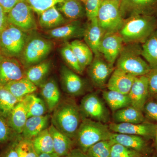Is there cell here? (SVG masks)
<instances>
[{
    "label": "cell",
    "mask_w": 157,
    "mask_h": 157,
    "mask_svg": "<svg viewBox=\"0 0 157 157\" xmlns=\"http://www.w3.org/2000/svg\"><path fill=\"white\" fill-rule=\"evenodd\" d=\"M34 12L40 14L43 11L50 9L65 0H25Z\"/></svg>",
    "instance_id": "cell-38"
},
{
    "label": "cell",
    "mask_w": 157,
    "mask_h": 157,
    "mask_svg": "<svg viewBox=\"0 0 157 157\" xmlns=\"http://www.w3.org/2000/svg\"><path fill=\"white\" fill-rule=\"evenodd\" d=\"M32 141L38 155L54 152L53 139L48 128L41 132Z\"/></svg>",
    "instance_id": "cell-34"
},
{
    "label": "cell",
    "mask_w": 157,
    "mask_h": 157,
    "mask_svg": "<svg viewBox=\"0 0 157 157\" xmlns=\"http://www.w3.org/2000/svg\"><path fill=\"white\" fill-rule=\"evenodd\" d=\"M39 15V25L41 28L46 31L56 28L71 21L64 17L56 6L45 10Z\"/></svg>",
    "instance_id": "cell-22"
},
{
    "label": "cell",
    "mask_w": 157,
    "mask_h": 157,
    "mask_svg": "<svg viewBox=\"0 0 157 157\" xmlns=\"http://www.w3.org/2000/svg\"><path fill=\"white\" fill-rule=\"evenodd\" d=\"M27 113L22 101L16 104L7 118L9 126L15 133L21 135L27 120Z\"/></svg>",
    "instance_id": "cell-28"
},
{
    "label": "cell",
    "mask_w": 157,
    "mask_h": 157,
    "mask_svg": "<svg viewBox=\"0 0 157 157\" xmlns=\"http://www.w3.org/2000/svg\"><path fill=\"white\" fill-rule=\"evenodd\" d=\"M157 29L155 15H135L124 20L119 34L124 43L143 44Z\"/></svg>",
    "instance_id": "cell-2"
},
{
    "label": "cell",
    "mask_w": 157,
    "mask_h": 157,
    "mask_svg": "<svg viewBox=\"0 0 157 157\" xmlns=\"http://www.w3.org/2000/svg\"><path fill=\"white\" fill-rule=\"evenodd\" d=\"M104 0H86L85 3L86 14L88 21L96 18L98 10Z\"/></svg>",
    "instance_id": "cell-42"
},
{
    "label": "cell",
    "mask_w": 157,
    "mask_h": 157,
    "mask_svg": "<svg viewBox=\"0 0 157 157\" xmlns=\"http://www.w3.org/2000/svg\"><path fill=\"white\" fill-rule=\"evenodd\" d=\"M97 18L104 34L118 33L125 20L121 14L120 2L104 0L98 10Z\"/></svg>",
    "instance_id": "cell-6"
},
{
    "label": "cell",
    "mask_w": 157,
    "mask_h": 157,
    "mask_svg": "<svg viewBox=\"0 0 157 157\" xmlns=\"http://www.w3.org/2000/svg\"><path fill=\"white\" fill-rule=\"evenodd\" d=\"M79 107L84 118L104 124L107 123L110 120L108 109L96 93H90L84 96Z\"/></svg>",
    "instance_id": "cell-8"
},
{
    "label": "cell",
    "mask_w": 157,
    "mask_h": 157,
    "mask_svg": "<svg viewBox=\"0 0 157 157\" xmlns=\"http://www.w3.org/2000/svg\"><path fill=\"white\" fill-rule=\"evenodd\" d=\"M108 126L113 133L152 138L155 137L156 124L146 122L138 124L111 122L108 124Z\"/></svg>",
    "instance_id": "cell-14"
},
{
    "label": "cell",
    "mask_w": 157,
    "mask_h": 157,
    "mask_svg": "<svg viewBox=\"0 0 157 157\" xmlns=\"http://www.w3.org/2000/svg\"><path fill=\"white\" fill-rule=\"evenodd\" d=\"M50 119V116L47 114L29 117L21 134L23 138L33 140L42 131L48 128Z\"/></svg>",
    "instance_id": "cell-21"
},
{
    "label": "cell",
    "mask_w": 157,
    "mask_h": 157,
    "mask_svg": "<svg viewBox=\"0 0 157 157\" xmlns=\"http://www.w3.org/2000/svg\"><path fill=\"white\" fill-rule=\"evenodd\" d=\"M25 77V70L21 62L0 53V86Z\"/></svg>",
    "instance_id": "cell-10"
},
{
    "label": "cell",
    "mask_w": 157,
    "mask_h": 157,
    "mask_svg": "<svg viewBox=\"0 0 157 157\" xmlns=\"http://www.w3.org/2000/svg\"><path fill=\"white\" fill-rule=\"evenodd\" d=\"M142 112L130 106L113 112V118L115 123H141L145 122Z\"/></svg>",
    "instance_id": "cell-29"
},
{
    "label": "cell",
    "mask_w": 157,
    "mask_h": 157,
    "mask_svg": "<svg viewBox=\"0 0 157 157\" xmlns=\"http://www.w3.org/2000/svg\"><path fill=\"white\" fill-rule=\"evenodd\" d=\"M85 29L83 38L85 42L92 51L95 56L100 55L99 48L104 33L98 23L97 17L89 21Z\"/></svg>",
    "instance_id": "cell-19"
},
{
    "label": "cell",
    "mask_w": 157,
    "mask_h": 157,
    "mask_svg": "<svg viewBox=\"0 0 157 157\" xmlns=\"http://www.w3.org/2000/svg\"><path fill=\"white\" fill-rule=\"evenodd\" d=\"M20 137L17 136L6 150L3 157H18L17 151V144Z\"/></svg>",
    "instance_id": "cell-45"
},
{
    "label": "cell",
    "mask_w": 157,
    "mask_h": 157,
    "mask_svg": "<svg viewBox=\"0 0 157 157\" xmlns=\"http://www.w3.org/2000/svg\"><path fill=\"white\" fill-rule=\"evenodd\" d=\"M19 135L9 126L7 119L0 114V144L14 140Z\"/></svg>",
    "instance_id": "cell-40"
},
{
    "label": "cell",
    "mask_w": 157,
    "mask_h": 157,
    "mask_svg": "<svg viewBox=\"0 0 157 157\" xmlns=\"http://www.w3.org/2000/svg\"><path fill=\"white\" fill-rule=\"evenodd\" d=\"M38 157H59L55 153H43L39 155Z\"/></svg>",
    "instance_id": "cell-49"
},
{
    "label": "cell",
    "mask_w": 157,
    "mask_h": 157,
    "mask_svg": "<svg viewBox=\"0 0 157 157\" xmlns=\"http://www.w3.org/2000/svg\"><path fill=\"white\" fill-rule=\"evenodd\" d=\"M7 14L0 6V33L2 32L9 24Z\"/></svg>",
    "instance_id": "cell-47"
},
{
    "label": "cell",
    "mask_w": 157,
    "mask_h": 157,
    "mask_svg": "<svg viewBox=\"0 0 157 157\" xmlns=\"http://www.w3.org/2000/svg\"><path fill=\"white\" fill-rule=\"evenodd\" d=\"M154 97L155 98H156V100H157V95L155 96Z\"/></svg>",
    "instance_id": "cell-52"
},
{
    "label": "cell",
    "mask_w": 157,
    "mask_h": 157,
    "mask_svg": "<svg viewBox=\"0 0 157 157\" xmlns=\"http://www.w3.org/2000/svg\"><path fill=\"white\" fill-rule=\"evenodd\" d=\"M109 140L134 150L143 154L147 151V144L143 137L137 135L120 134L112 132Z\"/></svg>",
    "instance_id": "cell-23"
},
{
    "label": "cell",
    "mask_w": 157,
    "mask_h": 157,
    "mask_svg": "<svg viewBox=\"0 0 157 157\" xmlns=\"http://www.w3.org/2000/svg\"><path fill=\"white\" fill-rule=\"evenodd\" d=\"M51 41L39 36L28 38L21 55V63L25 67H31L44 60L52 50Z\"/></svg>",
    "instance_id": "cell-7"
},
{
    "label": "cell",
    "mask_w": 157,
    "mask_h": 157,
    "mask_svg": "<svg viewBox=\"0 0 157 157\" xmlns=\"http://www.w3.org/2000/svg\"><path fill=\"white\" fill-rule=\"evenodd\" d=\"M69 44L77 58L82 71H84L94 59L92 51L85 42L79 40H74Z\"/></svg>",
    "instance_id": "cell-30"
},
{
    "label": "cell",
    "mask_w": 157,
    "mask_h": 157,
    "mask_svg": "<svg viewBox=\"0 0 157 157\" xmlns=\"http://www.w3.org/2000/svg\"><path fill=\"white\" fill-rule=\"evenodd\" d=\"M147 76L148 79L149 95L155 97L157 95V68L151 69Z\"/></svg>",
    "instance_id": "cell-43"
},
{
    "label": "cell",
    "mask_w": 157,
    "mask_h": 157,
    "mask_svg": "<svg viewBox=\"0 0 157 157\" xmlns=\"http://www.w3.org/2000/svg\"><path fill=\"white\" fill-rule=\"evenodd\" d=\"M4 87L14 97L21 100L26 96L36 91L38 87L25 77L11 81Z\"/></svg>",
    "instance_id": "cell-27"
},
{
    "label": "cell",
    "mask_w": 157,
    "mask_h": 157,
    "mask_svg": "<svg viewBox=\"0 0 157 157\" xmlns=\"http://www.w3.org/2000/svg\"><path fill=\"white\" fill-rule=\"evenodd\" d=\"M28 39L25 32L9 23L0 33V53L10 57H20Z\"/></svg>",
    "instance_id": "cell-5"
},
{
    "label": "cell",
    "mask_w": 157,
    "mask_h": 157,
    "mask_svg": "<svg viewBox=\"0 0 157 157\" xmlns=\"http://www.w3.org/2000/svg\"><path fill=\"white\" fill-rule=\"evenodd\" d=\"M40 93L48 110L53 111L61 102V93L56 82L51 78L40 86Z\"/></svg>",
    "instance_id": "cell-20"
},
{
    "label": "cell",
    "mask_w": 157,
    "mask_h": 157,
    "mask_svg": "<svg viewBox=\"0 0 157 157\" xmlns=\"http://www.w3.org/2000/svg\"><path fill=\"white\" fill-rule=\"evenodd\" d=\"M112 133L108 125L84 118L74 140L78 148L86 153L88 149L95 144L102 140H109Z\"/></svg>",
    "instance_id": "cell-3"
},
{
    "label": "cell",
    "mask_w": 157,
    "mask_h": 157,
    "mask_svg": "<svg viewBox=\"0 0 157 157\" xmlns=\"http://www.w3.org/2000/svg\"><path fill=\"white\" fill-rule=\"evenodd\" d=\"M120 11L124 19L135 15H155L157 0H121Z\"/></svg>",
    "instance_id": "cell-11"
},
{
    "label": "cell",
    "mask_w": 157,
    "mask_h": 157,
    "mask_svg": "<svg viewBox=\"0 0 157 157\" xmlns=\"http://www.w3.org/2000/svg\"><path fill=\"white\" fill-rule=\"evenodd\" d=\"M18 157H38L32 140L20 137L17 144Z\"/></svg>",
    "instance_id": "cell-39"
},
{
    "label": "cell",
    "mask_w": 157,
    "mask_h": 157,
    "mask_svg": "<svg viewBox=\"0 0 157 157\" xmlns=\"http://www.w3.org/2000/svg\"><path fill=\"white\" fill-rule=\"evenodd\" d=\"M143 111L150 118L157 122V100L147 102Z\"/></svg>",
    "instance_id": "cell-44"
},
{
    "label": "cell",
    "mask_w": 157,
    "mask_h": 157,
    "mask_svg": "<svg viewBox=\"0 0 157 157\" xmlns=\"http://www.w3.org/2000/svg\"><path fill=\"white\" fill-rule=\"evenodd\" d=\"M85 29L79 20L71 21L56 28L46 31V33L51 39L60 41H67L83 36Z\"/></svg>",
    "instance_id": "cell-17"
},
{
    "label": "cell",
    "mask_w": 157,
    "mask_h": 157,
    "mask_svg": "<svg viewBox=\"0 0 157 157\" xmlns=\"http://www.w3.org/2000/svg\"><path fill=\"white\" fill-rule=\"evenodd\" d=\"M80 1H81L82 2V3H85L86 2V0H80Z\"/></svg>",
    "instance_id": "cell-51"
},
{
    "label": "cell",
    "mask_w": 157,
    "mask_h": 157,
    "mask_svg": "<svg viewBox=\"0 0 157 157\" xmlns=\"http://www.w3.org/2000/svg\"><path fill=\"white\" fill-rule=\"evenodd\" d=\"M20 0H0V6L7 14Z\"/></svg>",
    "instance_id": "cell-46"
},
{
    "label": "cell",
    "mask_w": 157,
    "mask_h": 157,
    "mask_svg": "<svg viewBox=\"0 0 157 157\" xmlns=\"http://www.w3.org/2000/svg\"><path fill=\"white\" fill-rule=\"evenodd\" d=\"M113 144L109 140L99 141L88 149L86 154L89 157H110Z\"/></svg>",
    "instance_id": "cell-36"
},
{
    "label": "cell",
    "mask_w": 157,
    "mask_h": 157,
    "mask_svg": "<svg viewBox=\"0 0 157 157\" xmlns=\"http://www.w3.org/2000/svg\"><path fill=\"white\" fill-rule=\"evenodd\" d=\"M51 63L44 60L39 63L29 67L25 71V77L37 87H40L45 81L51 69Z\"/></svg>",
    "instance_id": "cell-25"
},
{
    "label": "cell",
    "mask_w": 157,
    "mask_h": 157,
    "mask_svg": "<svg viewBox=\"0 0 157 157\" xmlns=\"http://www.w3.org/2000/svg\"><path fill=\"white\" fill-rule=\"evenodd\" d=\"M22 101L25 107L28 117L46 114L48 108L45 101L43 99L37 97L34 93L26 96Z\"/></svg>",
    "instance_id": "cell-32"
},
{
    "label": "cell",
    "mask_w": 157,
    "mask_h": 157,
    "mask_svg": "<svg viewBox=\"0 0 157 157\" xmlns=\"http://www.w3.org/2000/svg\"><path fill=\"white\" fill-rule=\"evenodd\" d=\"M102 95L104 101L113 112L131 106V101L128 94L108 90L104 91Z\"/></svg>",
    "instance_id": "cell-33"
},
{
    "label": "cell",
    "mask_w": 157,
    "mask_h": 157,
    "mask_svg": "<svg viewBox=\"0 0 157 157\" xmlns=\"http://www.w3.org/2000/svg\"><path fill=\"white\" fill-rule=\"evenodd\" d=\"M21 99L14 97L4 86H0V114L7 119Z\"/></svg>",
    "instance_id": "cell-35"
},
{
    "label": "cell",
    "mask_w": 157,
    "mask_h": 157,
    "mask_svg": "<svg viewBox=\"0 0 157 157\" xmlns=\"http://www.w3.org/2000/svg\"><path fill=\"white\" fill-rule=\"evenodd\" d=\"M136 76L124 70L116 68L107 84L108 90L128 95Z\"/></svg>",
    "instance_id": "cell-18"
},
{
    "label": "cell",
    "mask_w": 157,
    "mask_h": 157,
    "mask_svg": "<svg viewBox=\"0 0 157 157\" xmlns=\"http://www.w3.org/2000/svg\"><path fill=\"white\" fill-rule=\"evenodd\" d=\"M60 53L64 60L70 67V69L78 74H82L83 71L81 69L75 54L70 48L69 42L66 43L62 47Z\"/></svg>",
    "instance_id": "cell-37"
},
{
    "label": "cell",
    "mask_w": 157,
    "mask_h": 157,
    "mask_svg": "<svg viewBox=\"0 0 157 157\" xmlns=\"http://www.w3.org/2000/svg\"><path fill=\"white\" fill-rule=\"evenodd\" d=\"M141 56L151 69L157 68V30L141 45Z\"/></svg>",
    "instance_id": "cell-31"
},
{
    "label": "cell",
    "mask_w": 157,
    "mask_h": 157,
    "mask_svg": "<svg viewBox=\"0 0 157 157\" xmlns=\"http://www.w3.org/2000/svg\"><path fill=\"white\" fill-rule=\"evenodd\" d=\"M124 44L123 39L118 32L104 34L100 44V54L107 63L113 66L122 50Z\"/></svg>",
    "instance_id": "cell-13"
},
{
    "label": "cell",
    "mask_w": 157,
    "mask_h": 157,
    "mask_svg": "<svg viewBox=\"0 0 157 157\" xmlns=\"http://www.w3.org/2000/svg\"><path fill=\"white\" fill-rule=\"evenodd\" d=\"M128 95L131 106L143 111L149 96L148 79L147 75L135 77Z\"/></svg>",
    "instance_id": "cell-16"
},
{
    "label": "cell",
    "mask_w": 157,
    "mask_h": 157,
    "mask_svg": "<svg viewBox=\"0 0 157 157\" xmlns=\"http://www.w3.org/2000/svg\"><path fill=\"white\" fill-rule=\"evenodd\" d=\"M52 112V124L59 131L74 140L84 118L79 106L73 99H66L61 101Z\"/></svg>",
    "instance_id": "cell-1"
},
{
    "label": "cell",
    "mask_w": 157,
    "mask_h": 157,
    "mask_svg": "<svg viewBox=\"0 0 157 157\" xmlns=\"http://www.w3.org/2000/svg\"><path fill=\"white\" fill-rule=\"evenodd\" d=\"M33 12L25 0H20L7 14L8 22L25 33L35 30L37 25Z\"/></svg>",
    "instance_id": "cell-9"
},
{
    "label": "cell",
    "mask_w": 157,
    "mask_h": 157,
    "mask_svg": "<svg viewBox=\"0 0 157 157\" xmlns=\"http://www.w3.org/2000/svg\"><path fill=\"white\" fill-rule=\"evenodd\" d=\"M62 157H89L86 153H85L79 148L73 149L67 155Z\"/></svg>",
    "instance_id": "cell-48"
},
{
    "label": "cell",
    "mask_w": 157,
    "mask_h": 157,
    "mask_svg": "<svg viewBox=\"0 0 157 157\" xmlns=\"http://www.w3.org/2000/svg\"><path fill=\"white\" fill-rule=\"evenodd\" d=\"M101 56H95L88 69L92 82L95 86L100 88L107 86L108 79L114 70L113 65L107 63Z\"/></svg>",
    "instance_id": "cell-12"
},
{
    "label": "cell",
    "mask_w": 157,
    "mask_h": 157,
    "mask_svg": "<svg viewBox=\"0 0 157 157\" xmlns=\"http://www.w3.org/2000/svg\"><path fill=\"white\" fill-rule=\"evenodd\" d=\"M110 157H144L142 154L119 144L113 143Z\"/></svg>",
    "instance_id": "cell-41"
},
{
    "label": "cell",
    "mask_w": 157,
    "mask_h": 157,
    "mask_svg": "<svg viewBox=\"0 0 157 157\" xmlns=\"http://www.w3.org/2000/svg\"><path fill=\"white\" fill-rule=\"evenodd\" d=\"M48 129L53 139L54 152L59 157L67 155L73 149V140L58 130L52 124Z\"/></svg>",
    "instance_id": "cell-24"
},
{
    "label": "cell",
    "mask_w": 157,
    "mask_h": 157,
    "mask_svg": "<svg viewBox=\"0 0 157 157\" xmlns=\"http://www.w3.org/2000/svg\"><path fill=\"white\" fill-rule=\"evenodd\" d=\"M59 4L58 9L69 20H78L86 15L85 6L80 0H65Z\"/></svg>",
    "instance_id": "cell-26"
},
{
    "label": "cell",
    "mask_w": 157,
    "mask_h": 157,
    "mask_svg": "<svg viewBox=\"0 0 157 157\" xmlns=\"http://www.w3.org/2000/svg\"><path fill=\"white\" fill-rule=\"evenodd\" d=\"M116 68L135 76H146L151 69L141 56L140 44L124 45L117 60Z\"/></svg>",
    "instance_id": "cell-4"
},
{
    "label": "cell",
    "mask_w": 157,
    "mask_h": 157,
    "mask_svg": "<svg viewBox=\"0 0 157 157\" xmlns=\"http://www.w3.org/2000/svg\"><path fill=\"white\" fill-rule=\"evenodd\" d=\"M155 143L157 145V124H156V128L155 134Z\"/></svg>",
    "instance_id": "cell-50"
},
{
    "label": "cell",
    "mask_w": 157,
    "mask_h": 157,
    "mask_svg": "<svg viewBox=\"0 0 157 157\" xmlns=\"http://www.w3.org/2000/svg\"><path fill=\"white\" fill-rule=\"evenodd\" d=\"M114 1H118V2H120L121 0H114Z\"/></svg>",
    "instance_id": "cell-53"
},
{
    "label": "cell",
    "mask_w": 157,
    "mask_h": 157,
    "mask_svg": "<svg viewBox=\"0 0 157 157\" xmlns=\"http://www.w3.org/2000/svg\"><path fill=\"white\" fill-rule=\"evenodd\" d=\"M60 78L64 91L72 97L81 95L85 90V83L78 73L70 68L63 66L60 70Z\"/></svg>",
    "instance_id": "cell-15"
},
{
    "label": "cell",
    "mask_w": 157,
    "mask_h": 157,
    "mask_svg": "<svg viewBox=\"0 0 157 157\" xmlns=\"http://www.w3.org/2000/svg\"></svg>",
    "instance_id": "cell-54"
}]
</instances>
